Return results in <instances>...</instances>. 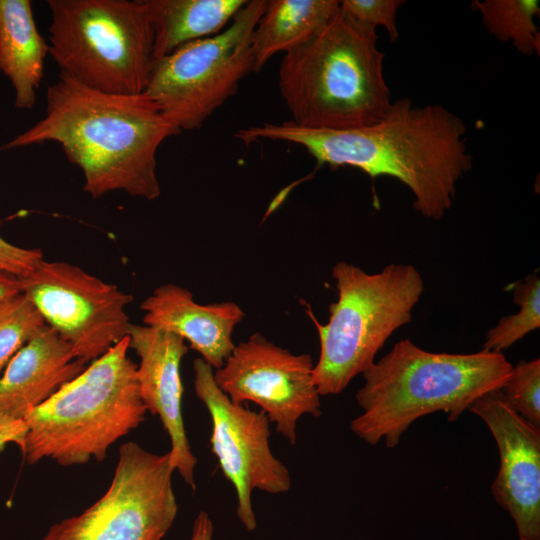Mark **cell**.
<instances>
[{
	"mask_svg": "<svg viewBox=\"0 0 540 540\" xmlns=\"http://www.w3.org/2000/svg\"><path fill=\"white\" fill-rule=\"evenodd\" d=\"M463 120L441 105L413 106L393 101L377 123L356 129H311L291 120L240 129L246 145L287 141L304 147L318 167L351 166L375 179L390 176L407 186L413 207L438 221L451 209L459 180L473 166Z\"/></svg>",
	"mask_w": 540,
	"mask_h": 540,
	"instance_id": "obj_1",
	"label": "cell"
},
{
	"mask_svg": "<svg viewBox=\"0 0 540 540\" xmlns=\"http://www.w3.org/2000/svg\"><path fill=\"white\" fill-rule=\"evenodd\" d=\"M46 100L45 116L0 151L55 142L82 171L83 190L92 198L112 191L160 196L157 151L181 132L149 97L96 91L59 73Z\"/></svg>",
	"mask_w": 540,
	"mask_h": 540,
	"instance_id": "obj_2",
	"label": "cell"
},
{
	"mask_svg": "<svg viewBox=\"0 0 540 540\" xmlns=\"http://www.w3.org/2000/svg\"><path fill=\"white\" fill-rule=\"evenodd\" d=\"M512 368L503 353H435L401 340L362 373L356 394L362 414L351 431L368 444L385 439L394 448L420 417L443 411L456 421L476 399L501 389Z\"/></svg>",
	"mask_w": 540,
	"mask_h": 540,
	"instance_id": "obj_3",
	"label": "cell"
},
{
	"mask_svg": "<svg viewBox=\"0 0 540 540\" xmlns=\"http://www.w3.org/2000/svg\"><path fill=\"white\" fill-rule=\"evenodd\" d=\"M376 29L341 10L309 42L283 55L278 87L296 125L346 130L371 126L389 109L385 53Z\"/></svg>",
	"mask_w": 540,
	"mask_h": 540,
	"instance_id": "obj_4",
	"label": "cell"
},
{
	"mask_svg": "<svg viewBox=\"0 0 540 540\" xmlns=\"http://www.w3.org/2000/svg\"><path fill=\"white\" fill-rule=\"evenodd\" d=\"M128 349L126 337L23 419L22 453L28 464L102 461L112 444L144 421L137 364Z\"/></svg>",
	"mask_w": 540,
	"mask_h": 540,
	"instance_id": "obj_5",
	"label": "cell"
},
{
	"mask_svg": "<svg viewBox=\"0 0 540 540\" xmlns=\"http://www.w3.org/2000/svg\"><path fill=\"white\" fill-rule=\"evenodd\" d=\"M338 299L328 322L315 323L320 355L313 379L320 396L341 393L351 380L375 362L388 338L412 319L423 291L420 272L409 264H390L368 273L345 261L332 269Z\"/></svg>",
	"mask_w": 540,
	"mask_h": 540,
	"instance_id": "obj_6",
	"label": "cell"
},
{
	"mask_svg": "<svg viewBox=\"0 0 540 540\" xmlns=\"http://www.w3.org/2000/svg\"><path fill=\"white\" fill-rule=\"evenodd\" d=\"M49 54L60 74L90 89L145 91L153 30L144 0H48Z\"/></svg>",
	"mask_w": 540,
	"mask_h": 540,
	"instance_id": "obj_7",
	"label": "cell"
},
{
	"mask_svg": "<svg viewBox=\"0 0 540 540\" xmlns=\"http://www.w3.org/2000/svg\"><path fill=\"white\" fill-rule=\"evenodd\" d=\"M266 0H250L220 33L153 63L145 91L180 131L200 129L254 72L251 38Z\"/></svg>",
	"mask_w": 540,
	"mask_h": 540,
	"instance_id": "obj_8",
	"label": "cell"
},
{
	"mask_svg": "<svg viewBox=\"0 0 540 540\" xmlns=\"http://www.w3.org/2000/svg\"><path fill=\"white\" fill-rule=\"evenodd\" d=\"M169 453L135 442L119 449L106 492L82 513L53 524L42 540H161L178 511Z\"/></svg>",
	"mask_w": 540,
	"mask_h": 540,
	"instance_id": "obj_9",
	"label": "cell"
},
{
	"mask_svg": "<svg viewBox=\"0 0 540 540\" xmlns=\"http://www.w3.org/2000/svg\"><path fill=\"white\" fill-rule=\"evenodd\" d=\"M20 279L22 292L46 324L85 363L98 359L128 337L132 323L126 307L133 296L117 285L68 262L44 259Z\"/></svg>",
	"mask_w": 540,
	"mask_h": 540,
	"instance_id": "obj_10",
	"label": "cell"
},
{
	"mask_svg": "<svg viewBox=\"0 0 540 540\" xmlns=\"http://www.w3.org/2000/svg\"><path fill=\"white\" fill-rule=\"evenodd\" d=\"M194 390L207 408L211 422V450L237 496V516L247 531L257 527L251 495L254 489L280 494L291 487L287 467L269 444L270 421L232 401L215 383L213 368L202 358L193 362Z\"/></svg>",
	"mask_w": 540,
	"mask_h": 540,
	"instance_id": "obj_11",
	"label": "cell"
},
{
	"mask_svg": "<svg viewBox=\"0 0 540 540\" xmlns=\"http://www.w3.org/2000/svg\"><path fill=\"white\" fill-rule=\"evenodd\" d=\"M309 354H293L260 333L235 346L223 366L213 370L217 386L234 402H253L290 444L305 414L321 415L320 395Z\"/></svg>",
	"mask_w": 540,
	"mask_h": 540,
	"instance_id": "obj_12",
	"label": "cell"
},
{
	"mask_svg": "<svg viewBox=\"0 0 540 540\" xmlns=\"http://www.w3.org/2000/svg\"><path fill=\"white\" fill-rule=\"evenodd\" d=\"M468 410L486 423L499 449L492 485L496 501L514 520L519 540H540V428L516 413L500 389L482 395Z\"/></svg>",
	"mask_w": 540,
	"mask_h": 540,
	"instance_id": "obj_13",
	"label": "cell"
},
{
	"mask_svg": "<svg viewBox=\"0 0 540 540\" xmlns=\"http://www.w3.org/2000/svg\"><path fill=\"white\" fill-rule=\"evenodd\" d=\"M128 339L129 349H133L140 360L137 380L142 401L147 411L160 418L170 438L168 453L173 469L194 489L197 459L191 450L182 414L180 365L188 351L185 340L173 332L145 324H132Z\"/></svg>",
	"mask_w": 540,
	"mask_h": 540,
	"instance_id": "obj_14",
	"label": "cell"
},
{
	"mask_svg": "<svg viewBox=\"0 0 540 540\" xmlns=\"http://www.w3.org/2000/svg\"><path fill=\"white\" fill-rule=\"evenodd\" d=\"M143 324L181 336L213 370L223 366L235 348L232 334L244 318L232 301L202 305L176 284L157 287L140 305Z\"/></svg>",
	"mask_w": 540,
	"mask_h": 540,
	"instance_id": "obj_15",
	"label": "cell"
},
{
	"mask_svg": "<svg viewBox=\"0 0 540 540\" xmlns=\"http://www.w3.org/2000/svg\"><path fill=\"white\" fill-rule=\"evenodd\" d=\"M48 325L24 345L0 376V414L24 419L87 367Z\"/></svg>",
	"mask_w": 540,
	"mask_h": 540,
	"instance_id": "obj_16",
	"label": "cell"
},
{
	"mask_svg": "<svg viewBox=\"0 0 540 540\" xmlns=\"http://www.w3.org/2000/svg\"><path fill=\"white\" fill-rule=\"evenodd\" d=\"M49 44L40 34L30 0H0V70L15 91L14 105L32 109Z\"/></svg>",
	"mask_w": 540,
	"mask_h": 540,
	"instance_id": "obj_17",
	"label": "cell"
},
{
	"mask_svg": "<svg viewBox=\"0 0 540 540\" xmlns=\"http://www.w3.org/2000/svg\"><path fill=\"white\" fill-rule=\"evenodd\" d=\"M337 0H266L254 28V72L278 52H290L312 40L337 14Z\"/></svg>",
	"mask_w": 540,
	"mask_h": 540,
	"instance_id": "obj_18",
	"label": "cell"
},
{
	"mask_svg": "<svg viewBox=\"0 0 540 540\" xmlns=\"http://www.w3.org/2000/svg\"><path fill=\"white\" fill-rule=\"evenodd\" d=\"M153 30L154 61L180 46L214 36L248 0H144Z\"/></svg>",
	"mask_w": 540,
	"mask_h": 540,
	"instance_id": "obj_19",
	"label": "cell"
},
{
	"mask_svg": "<svg viewBox=\"0 0 540 540\" xmlns=\"http://www.w3.org/2000/svg\"><path fill=\"white\" fill-rule=\"evenodd\" d=\"M488 33L501 41H510L525 55L539 54L540 35L534 18L540 14L538 0L473 1Z\"/></svg>",
	"mask_w": 540,
	"mask_h": 540,
	"instance_id": "obj_20",
	"label": "cell"
},
{
	"mask_svg": "<svg viewBox=\"0 0 540 540\" xmlns=\"http://www.w3.org/2000/svg\"><path fill=\"white\" fill-rule=\"evenodd\" d=\"M514 302L519 305L517 313L502 317L485 338L483 350L495 353L510 348L528 333L540 327V278L531 274L523 281L513 284Z\"/></svg>",
	"mask_w": 540,
	"mask_h": 540,
	"instance_id": "obj_21",
	"label": "cell"
},
{
	"mask_svg": "<svg viewBox=\"0 0 540 540\" xmlns=\"http://www.w3.org/2000/svg\"><path fill=\"white\" fill-rule=\"evenodd\" d=\"M46 326L23 292L0 301V376L14 355Z\"/></svg>",
	"mask_w": 540,
	"mask_h": 540,
	"instance_id": "obj_22",
	"label": "cell"
},
{
	"mask_svg": "<svg viewBox=\"0 0 540 540\" xmlns=\"http://www.w3.org/2000/svg\"><path fill=\"white\" fill-rule=\"evenodd\" d=\"M505 402L521 417L540 427V360L522 361L512 368L500 389Z\"/></svg>",
	"mask_w": 540,
	"mask_h": 540,
	"instance_id": "obj_23",
	"label": "cell"
},
{
	"mask_svg": "<svg viewBox=\"0 0 540 540\" xmlns=\"http://www.w3.org/2000/svg\"><path fill=\"white\" fill-rule=\"evenodd\" d=\"M403 3L405 1L401 0H342L340 10L360 25L373 29L383 26L390 40L395 41L399 36L396 14Z\"/></svg>",
	"mask_w": 540,
	"mask_h": 540,
	"instance_id": "obj_24",
	"label": "cell"
},
{
	"mask_svg": "<svg viewBox=\"0 0 540 540\" xmlns=\"http://www.w3.org/2000/svg\"><path fill=\"white\" fill-rule=\"evenodd\" d=\"M42 260L40 249L19 247L0 236L1 268L21 278L35 270Z\"/></svg>",
	"mask_w": 540,
	"mask_h": 540,
	"instance_id": "obj_25",
	"label": "cell"
},
{
	"mask_svg": "<svg viewBox=\"0 0 540 540\" xmlns=\"http://www.w3.org/2000/svg\"><path fill=\"white\" fill-rule=\"evenodd\" d=\"M26 424L22 419H15L0 414V450L8 443H15L21 451L24 448Z\"/></svg>",
	"mask_w": 540,
	"mask_h": 540,
	"instance_id": "obj_26",
	"label": "cell"
},
{
	"mask_svg": "<svg viewBox=\"0 0 540 540\" xmlns=\"http://www.w3.org/2000/svg\"><path fill=\"white\" fill-rule=\"evenodd\" d=\"M22 292L20 277L0 267V301Z\"/></svg>",
	"mask_w": 540,
	"mask_h": 540,
	"instance_id": "obj_27",
	"label": "cell"
},
{
	"mask_svg": "<svg viewBox=\"0 0 540 540\" xmlns=\"http://www.w3.org/2000/svg\"><path fill=\"white\" fill-rule=\"evenodd\" d=\"M213 530L208 513L201 511L194 520L191 540H212Z\"/></svg>",
	"mask_w": 540,
	"mask_h": 540,
	"instance_id": "obj_28",
	"label": "cell"
}]
</instances>
